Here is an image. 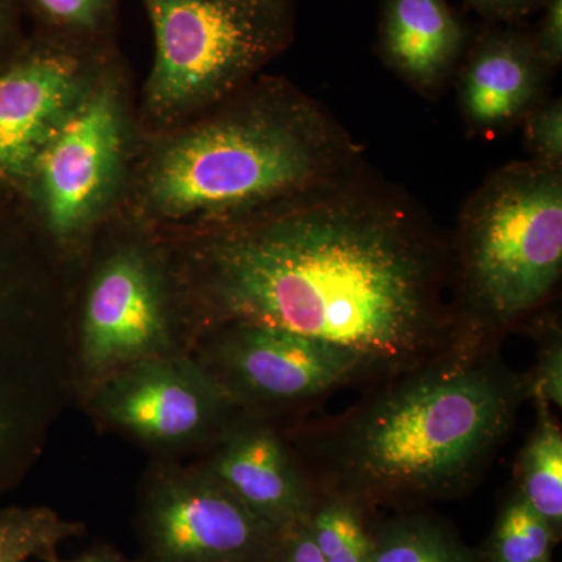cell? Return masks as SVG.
I'll use <instances>...</instances> for the list:
<instances>
[{
	"mask_svg": "<svg viewBox=\"0 0 562 562\" xmlns=\"http://www.w3.org/2000/svg\"><path fill=\"white\" fill-rule=\"evenodd\" d=\"M188 288L202 333H295L349 351L382 382L471 339L454 306L450 243L362 171L206 231Z\"/></svg>",
	"mask_w": 562,
	"mask_h": 562,
	"instance_id": "1",
	"label": "cell"
},
{
	"mask_svg": "<svg viewBox=\"0 0 562 562\" xmlns=\"http://www.w3.org/2000/svg\"><path fill=\"white\" fill-rule=\"evenodd\" d=\"M527 401V375L497 342L468 339L310 432L306 473L362 512L458 497L482 480Z\"/></svg>",
	"mask_w": 562,
	"mask_h": 562,
	"instance_id": "2",
	"label": "cell"
},
{
	"mask_svg": "<svg viewBox=\"0 0 562 562\" xmlns=\"http://www.w3.org/2000/svg\"><path fill=\"white\" fill-rule=\"evenodd\" d=\"M224 103L155 155L143 187L154 216L213 231L362 171L346 128L288 81Z\"/></svg>",
	"mask_w": 562,
	"mask_h": 562,
	"instance_id": "3",
	"label": "cell"
},
{
	"mask_svg": "<svg viewBox=\"0 0 562 562\" xmlns=\"http://www.w3.org/2000/svg\"><path fill=\"white\" fill-rule=\"evenodd\" d=\"M450 254L462 330L497 342L561 279L562 169L528 160L492 172L462 206Z\"/></svg>",
	"mask_w": 562,
	"mask_h": 562,
	"instance_id": "4",
	"label": "cell"
},
{
	"mask_svg": "<svg viewBox=\"0 0 562 562\" xmlns=\"http://www.w3.org/2000/svg\"><path fill=\"white\" fill-rule=\"evenodd\" d=\"M155 58L146 105L176 120L221 105L290 44L292 0H144Z\"/></svg>",
	"mask_w": 562,
	"mask_h": 562,
	"instance_id": "5",
	"label": "cell"
},
{
	"mask_svg": "<svg viewBox=\"0 0 562 562\" xmlns=\"http://www.w3.org/2000/svg\"><path fill=\"white\" fill-rule=\"evenodd\" d=\"M76 390L65 314L31 266L0 249V497L38 462Z\"/></svg>",
	"mask_w": 562,
	"mask_h": 562,
	"instance_id": "6",
	"label": "cell"
},
{
	"mask_svg": "<svg viewBox=\"0 0 562 562\" xmlns=\"http://www.w3.org/2000/svg\"><path fill=\"white\" fill-rule=\"evenodd\" d=\"M83 397L95 419L161 453L209 449L244 413L190 350L136 362Z\"/></svg>",
	"mask_w": 562,
	"mask_h": 562,
	"instance_id": "7",
	"label": "cell"
},
{
	"mask_svg": "<svg viewBox=\"0 0 562 562\" xmlns=\"http://www.w3.org/2000/svg\"><path fill=\"white\" fill-rule=\"evenodd\" d=\"M138 516L149 562H273L283 539L199 464L155 469Z\"/></svg>",
	"mask_w": 562,
	"mask_h": 562,
	"instance_id": "8",
	"label": "cell"
},
{
	"mask_svg": "<svg viewBox=\"0 0 562 562\" xmlns=\"http://www.w3.org/2000/svg\"><path fill=\"white\" fill-rule=\"evenodd\" d=\"M180 350L157 262L138 247L113 251L92 277L74 333L77 390L85 394L136 362Z\"/></svg>",
	"mask_w": 562,
	"mask_h": 562,
	"instance_id": "9",
	"label": "cell"
},
{
	"mask_svg": "<svg viewBox=\"0 0 562 562\" xmlns=\"http://www.w3.org/2000/svg\"><path fill=\"white\" fill-rule=\"evenodd\" d=\"M244 413L302 405L368 379L357 357L295 333L231 324L202 333L191 351Z\"/></svg>",
	"mask_w": 562,
	"mask_h": 562,
	"instance_id": "10",
	"label": "cell"
},
{
	"mask_svg": "<svg viewBox=\"0 0 562 562\" xmlns=\"http://www.w3.org/2000/svg\"><path fill=\"white\" fill-rule=\"evenodd\" d=\"M206 450L199 465L281 538L310 522L319 491L265 416L243 413Z\"/></svg>",
	"mask_w": 562,
	"mask_h": 562,
	"instance_id": "11",
	"label": "cell"
},
{
	"mask_svg": "<svg viewBox=\"0 0 562 562\" xmlns=\"http://www.w3.org/2000/svg\"><path fill=\"white\" fill-rule=\"evenodd\" d=\"M121 113L109 88L74 106L38 161L47 224L69 238L90 221L110 184L121 150Z\"/></svg>",
	"mask_w": 562,
	"mask_h": 562,
	"instance_id": "12",
	"label": "cell"
},
{
	"mask_svg": "<svg viewBox=\"0 0 562 562\" xmlns=\"http://www.w3.org/2000/svg\"><path fill=\"white\" fill-rule=\"evenodd\" d=\"M552 76L531 36L508 29L484 33L458 79V103L465 125L479 135H498L546 99Z\"/></svg>",
	"mask_w": 562,
	"mask_h": 562,
	"instance_id": "13",
	"label": "cell"
},
{
	"mask_svg": "<svg viewBox=\"0 0 562 562\" xmlns=\"http://www.w3.org/2000/svg\"><path fill=\"white\" fill-rule=\"evenodd\" d=\"M80 69L65 52L35 55L0 77V176L27 171L77 105Z\"/></svg>",
	"mask_w": 562,
	"mask_h": 562,
	"instance_id": "14",
	"label": "cell"
},
{
	"mask_svg": "<svg viewBox=\"0 0 562 562\" xmlns=\"http://www.w3.org/2000/svg\"><path fill=\"white\" fill-rule=\"evenodd\" d=\"M464 47V25L447 0H383V61L420 94L446 87Z\"/></svg>",
	"mask_w": 562,
	"mask_h": 562,
	"instance_id": "15",
	"label": "cell"
},
{
	"mask_svg": "<svg viewBox=\"0 0 562 562\" xmlns=\"http://www.w3.org/2000/svg\"><path fill=\"white\" fill-rule=\"evenodd\" d=\"M538 408V424L520 452L517 475L520 497L541 516L558 538L562 531V432L549 406Z\"/></svg>",
	"mask_w": 562,
	"mask_h": 562,
	"instance_id": "16",
	"label": "cell"
},
{
	"mask_svg": "<svg viewBox=\"0 0 562 562\" xmlns=\"http://www.w3.org/2000/svg\"><path fill=\"white\" fill-rule=\"evenodd\" d=\"M373 562H480L457 532L424 514H403L371 530Z\"/></svg>",
	"mask_w": 562,
	"mask_h": 562,
	"instance_id": "17",
	"label": "cell"
},
{
	"mask_svg": "<svg viewBox=\"0 0 562 562\" xmlns=\"http://www.w3.org/2000/svg\"><path fill=\"white\" fill-rule=\"evenodd\" d=\"M557 532L514 492L502 506L480 562H553Z\"/></svg>",
	"mask_w": 562,
	"mask_h": 562,
	"instance_id": "18",
	"label": "cell"
},
{
	"mask_svg": "<svg viewBox=\"0 0 562 562\" xmlns=\"http://www.w3.org/2000/svg\"><path fill=\"white\" fill-rule=\"evenodd\" d=\"M81 525L46 506L0 509V562L49 558L63 542L76 538Z\"/></svg>",
	"mask_w": 562,
	"mask_h": 562,
	"instance_id": "19",
	"label": "cell"
},
{
	"mask_svg": "<svg viewBox=\"0 0 562 562\" xmlns=\"http://www.w3.org/2000/svg\"><path fill=\"white\" fill-rule=\"evenodd\" d=\"M362 513L346 498L319 492L310 530L322 561L373 562L372 535Z\"/></svg>",
	"mask_w": 562,
	"mask_h": 562,
	"instance_id": "20",
	"label": "cell"
},
{
	"mask_svg": "<svg viewBox=\"0 0 562 562\" xmlns=\"http://www.w3.org/2000/svg\"><path fill=\"white\" fill-rule=\"evenodd\" d=\"M530 398L536 406H549L561 412L562 406V339L557 322H542L541 350L538 364L527 375Z\"/></svg>",
	"mask_w": 562,
	"mask_h": 562,
	"instance_id": "21",
	"label": "cell"
},
{
	"mask_svg": "<svg viewBox=\"0 0 562 562\" xmlns=\"http://www.w3.org/2000/svg\"><path fill=\"white\" fill-rule=\"evenodd\" d=\"M522 124L531 160L549 168L562 169L561 99H543L524 117Z\"/></svg>",
	"mask_w": 562,
	"mask_h": 562,
	"instance_id": "22",
	"label": "cell"
},
{
	"mask_svg": "<svg viewBox=\"0 0 562 562\" xmlns=\"http://www.w3.org/2000/svg\"><path fill=\"white\" fill-rule=\"evenodd\" d=\"M35 9L54 27L74 35H90L102 27L111 0H32Z\"/></svg>",
	"mask_w": 562,
	"mask_h": 562,
	"instance_id": "23",
	"label": "cell"
},
{
	"mask_svg": "<svg viewBox=\"0 0 562 562\" xmlns=\"http://www.w3.org/2000/svg\"><path fill=\"white\" fill-rule=\"evenodd\" d=\"M538 32L531 36L535 49L550 72L562 63V0H543Z\"/></svg>",
	"mask_w": 562,
	"mask_h": 562,
	"instance_id": "24",
	"label": "cell"
},
{
	"mask_svg": "<svg viewBox=\"0 0 562 562\" xmlns=\"http://www.w3.org/2000/svg\"><path fill=\"white\" fill-rule=\"evenodd\" d=\"M273 562H324L319 549L314 543L310 522L283 536Z\"/></svg>",
	"mask_w": 562,
	"mask_h": 562,
	"instance_id": "25",
	"label": "cell"
},
{
	"mask_svg": "<svg viewBox=\"0 0 562 562\" xmlns=\"http://www.w3.org/2000/svg\"><path fill=\"white\" fill-rule=\"evenodd\" d=\"M473 9L495 21L513 22L522 20L538 9L543 0H465Z\"/></svg>",
	"mask_w": 562,
	"mask_h": 562,
	"instance_id": "26",
	"label": "cell"
},
{
	"mask_svg": "<svg viewBox=\"0 0 562 562\" xmlns=\"http://www.w3.org/2000/svg\"><path fill=\"white\" fill-rule=\"evenodd\" d=\"M57 562H128V561H125L124 558H121L120 554H116V553L94 552V553L81 554V557L74 558V560L57 561Z\"/></svg>",
	"mask_w": 562,
	"mask_h": 562,
	"instance_id": "27",
	"label": "cell"
},
{
	"mask_svg": "<svg viewBox=\"0 0 562 562\" xmlns=\"http://www.w3.org/2000/svg\"><path fill=\"white\" fill-rule=\"evenodd\" d=\"M7 7H9V0H0V29L3 27V21H5Z\"/></svg>",
	"mask_w": 562,
	"mask_h": 562,
	"instance_id": "28",
	"label": "cell"
}]
</instances>
